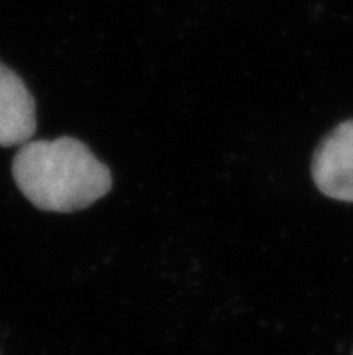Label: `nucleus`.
Segmentation results:
<instances>
[{"label": "nucleus", "instance_id": "obj_3", "mask_svg": "<svg viewBox=\"0 0 353 355\" xmlns=\"http://www.w3.org/2000/svg\"><path fill=\"white\" fill-rule=\"evenodd\" d=\"M33 94L18 76L0 63V146H22L36 130Z\"/></svg>", "mask_w": 353, "mask_h": 355}, {"label": "nucleus", "instance_id": "obj_2", "mask_svg": "<svg viewBox=\"0 0 353 355\" xmlns=\"http://www.w3.org/2000/svg\"><path fill=\"white\" fill-rule=\"evenodd\" d=\"M312 179L321 193L353 204V119L337 125L313 152Z\"/></svg>", "mask_w": 353, "mask_h": 355}, {"label": "nucleus", "instance_id": "obj_1", "mask_svg": "<svg viewBox=\"0 0 353 355\" xmlns=\"http://www.w3.org/2000/svg\"><path fill=\"white\" fill-rule=\"evenodd\" d=\"M13 177L24 197L44 211L85 209L112 188L110 170L74 137L24 143L13 159Z\"/></svg>", "mask_w": 353, "mask_h": 355}]
</instances>
